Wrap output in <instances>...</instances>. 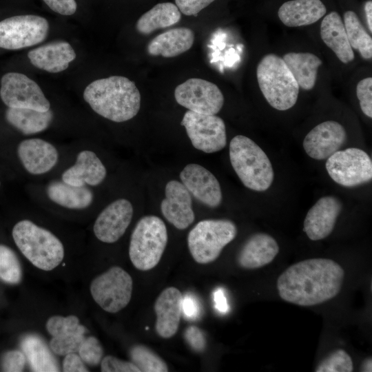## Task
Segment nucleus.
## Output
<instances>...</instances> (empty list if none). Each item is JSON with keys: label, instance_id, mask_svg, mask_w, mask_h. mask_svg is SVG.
Here are the masks:
<instances>
[{"label": "nucleus", "instance_id": "1", "mask_svg": "<svg viewBox=\"0 0 372 372\" xmlns=\"http://www.w3.org/2000/svg\"><path fill=\"white\" fill-rule=\"evenodd\" d=\"M344 277L343 268L329 258H310L289 266L278 277L276 287L283 300L310 307L335 298Z\"/></svg>", "mask_w": 372, "mask_h": 372}, {"label": "nucleus", "instance_id": "2", "mask_svg": "<svg viewBox=\"0 0 372 372\" xmlns=\"http://www.w3.org/2000/svg\"><path fill=\"white\" fill-rule=\"evenodd\" d=\"M83 98L96 113L117 123L134 118L141 107L136 85L122 76L94 81L85 87Z\"/></svg>", "mask_w": 372, "mask_h": 372}, {"label": "nucleus", "instance_id": "3", "mask_svg": "<svg viewBox=\"0 0 372 372\" xmlns=\"http://www.w3.org/2000/svg\"><path fill=\"white\" fill-rule=\"evenodd\" d=\"M231 164L242 184L247 188L263 192L271 185L274 172L265 152L251 139L234 136L229 143Z\"/></svg>", "mask_w": 372, "mask_h": 372}, {"label": "nucleus", "instance_id": "4", "mask_svg": "<svg viewBox=\"0 0 372 372\" xmlns=\"http://www.w3.org/2000/svg\"><path fill=\"white\" fill-rule=\"evenodd\" d=\"M12 237L23 256L40 269H54L64 257L63 246L59 239L30 220L17 223L13 227Z\"/></svg>", "mask_w": 372, "mask_h": 372}, {"label": "nucleus", "instance_id": "5", "mask_svg": "<svg viewBox=\"0 0 372 372\" xmlns=\"http://www.w3.org/2000/svg\"><path fill=\"white\" fill-rule=\"evenodd\" d=\"M256 76L260 90L272 107L284 111L296 104L299 86L282 58L274 54L263 56Z\"/></svg>", "mask_w": 372, "mask_h": 372}, {"label": "nucleus", "instance_id": "6", "mask_svg": "<svg viewBox=\"0 0 372 372\" xmlns=\"http://www.w3.org/2000/svg\"><path fill=\"white\" fill-rule=\"evenodd\" d=\"M168 240L165 224L158 216L141 218L136 225L130 242L129 256L138 270L148 271L161 260Z\"/></svg>", "mask_w": 372, "mask_h": 372}, {"label": "nucleus", "instance_id": "7", "mask_svg": "<svg viewBox=\"0 0 372 372\" xmlns=\"http://www.w3.org/2000/svg\"><path fill=\"white\" fill-rule=\"evenodd\" d=\"M236 235L237 227L229 220H203L189 232L188 248L196 262L208 264L218 258L223 248Z\"/></svg>", "mask_w": 372, "mask_h": 372}, {"label": "nucleus", "instance_id": "8", "mask_svg": "<svg viewBox=\"0 0 372 372\" xmlns=\"http://www.w3.org/2000/svg\"><path fill=\"white\" fill-rule=\"evenodd\" d=\"M132 278L120 267H112L91 282L90 292L94 301L105 311L117 313L130 302Z\"/></svg>", "mask_w": 372, "mask_h": 372}, {"label": "nucleus", "instance_id": "9", "mask_svg": "<svg viewBox=\"0 0 372 372\" xmlns=\"http://www.w3.org/2000/svg\"><path fill=\"white\" fill-rule=\"evenodd\" d=\"M325 167L336 183L347 187L369 182L372 178V161L362 149L350 147L330 156Z\"/></svg>", "mask_w": 372, "mask_h": 372}, {"label": "nucleus", "instance_id": "10", "mask_svg": "<svg viewBox=\"0 0 372 372\" xmlns=\"http://www.w3.org/2000/svg\"><path fill=\"white\" fill-rule=\"evenodd\" d=\"M49 24L45 18L33 14L17 15L0 21V48L19 50L43 41Z\"/></svg>", "mask_w": 372, "mask_h": 372}, {"label": "nucleus", "instance_id": "11", "mask_svg": "<svg viewBox=\"0 0 372 372\" xmlns=\"http://www.w3.org/2000/svg\"><path fill=\"white\" fill-rule=\"evenodd\" d=\"M192 145L205 153L223 149L227 144L225 124L215 114H205L187 111L180 122Z\"/></svg>", "mask_w": 372, "mask_h": 372}, {"label": "nucleus", "instance_id": "12", "mask_svg": "<svg viewBox=\"0 0 372 372\" xmlns=\"http://www.w3.org/2000/svg\"><path fill=\"white\" fill-rule=\"evenodd\" d=\"M0 96L13 108H30L45 112L50 103L38 84L26 75L17 72L4 74L1 81Z\"/></svg>", "mask_w": 372, "mask_h": 372}, {"label": "nucleus", "instance_id": "13", "mask_svg": "<svg viewBox=\"0 0 372 372\" xmlns=\"http://www.w3.org/2000/svg\"><path fill=\"white\" fill-rule=\"evenodd\" d=\"M176 102L190 111L216 114L224 104V96L219 87L205 79L192 78L178 85L174 90Z\"/></svg>", "mask_w": 372, "mask_h": 372}, {"label": "nucleus", "instance_id": "14", "mask_svg": "<svg viewBox=\"0 0 372 372\" xmlns=\"http://www.w3.org/2000/svg\"><path fill=\"white\" fill-rule=\"evenodd\" d=\"M344 127L334 121L322 122L304 137L303 147L309 156L316 160L327 159L338 151L347 140Z\"/></svg>", "mask_w": 372, "mask_h": 372}, {"label": "nucleus", "instance_id": "15", "mask_svg": "<svg viewBox=\"0 0 372 372\" xmlns=\"http://www.w3.org/2000/svg\"><path fill=\"white\" fill-rule=\"evenodd\" d=\"M133 216L131 203L120 198L107 205L98 216L94 225V233L101 241L116 242L125 232Z\"/></svg>", "mask_w": 372, "mask_h": 372}, {"label": "nucleus", "instance_id": "16", "mask_svg": "<svg viewBox=\"0 0 372 372\" xmlns=\"http://www.w3.org/2000/svg\"><path fill=\"white\" fill-rule=\"evenodd\" d=\"M181 183L203 204L216 207L221 203L222 192L215 176L204 167L190 163L180 174Z\"/></svg>", "mask_w": 372, "mask_h": 372}, {"label": "nucleus", "instance_id": "17", "mask_svg": "<svg viewBox=\"0 0 372 372\" xmlns=\"http://www.w3.org/2000/svg\"><path fill=\"white\" fill-rule=\"evenodd\" d=\"M165 198L161 209L166 220L178 229L187 228L194 220L190 193L178 180H170L165 186Z\"/></svg>", "mask_w": 372, "mask_h": 372}, {"label": "nucleus", "instance_id": "18", "mask_svg": "<svg viewBox=\"0 0 372 372\" xmlns=\"http://www.w3.org/2000/svg\"><path fill=\"white\" fill-rule=\"evenodd\" d=\"M342 207L336 197L320 198L308 211L304 220L303 230L308 238L315 241L327 238L333 230Z\"/></svg>", "mask_w": 372, "mask_h": 372}, {"label": "nucleus", "instance_id": "19", "mask_svg": "<svg viewBox=\"0 0 372 372\" xmlns=\"http://www.w3.org/2000/svg\"><path fill=\"white\" fill-rule=\"evenodd\" d=\"M183 296L176 287L165 289L155 301L154 309L156 315V331L163 338L174 336L179 327Z\"/></svg>", "mask_w": 372, "mask_h": 372}, {"label": "nucleus", "instance_id": "20", "mask_svg": "<svg viewBox=\"0 0 372 372\" xmlns=\"http://www.w3.org/2000/svg\"><path fill=\"white\" fill-rule=\"evenodd\" d=\"M18 156L25 169L34 175L49 172L55 166L59 158L54 146L40 138H30L21 142Z\"/></svg>", "mask_w": 372, "mask_h": 372}, {"label": "nucleus", "instance_id": "21", "mask_svg": "<svg viewBox=\"0 0 372 372\" xmlns=\"http://www.w3.org/2000/svg\"><path fill=\"white\" fill-rule=\"evenodd\" d=\"M278 252V244L271 236L256 233L245 241L238 252L237 262L243 269H258L271 262Z\"/></svg>", "mask_w": 372, "mask_h": 372}, {"label": "nucleus", "instance_id": "22", "mask_svg": "<svg viewBox=\"0 0 372 372\" xmlns=\"http://www.w3.org/2000/svg\"><path fill=\"white\" fill-rule=\"evenodd\" d=\"M28 56L36 68L50 73H58L66 70L76 58L71 45L65 41L47 43L30 50Z\"/></svg>", "mask_w": 372, "mask_h": 372}, {"label": "nucleus", "instance_id": "23", "mask_svg": "<svg viewBox=\"0 0 372 372\" xmlns=\"http://www.w3.org/2000/svg\"><path fill=\"white\" fill-rule=\"evenodd\" d=\"M106 169L96 154L84 150L79 153L74 165L66 169L62 180L74 186H96L106 176Z\"/></svg>", "mask_w": 372, "mask_h": 372}, {"label": "nucleus", "instance_id": "24", "mask_svg": "<svg viewBox=\"0 0 372 372\" xmlns=\"http://www.w3.org/2000/svg\"><path fill=\"white\" fill-rule=\"evenodd\" d=\"M194 38V33L189 28H173L154 37L147 45V53L165 58L174 57L189 50Z\"/></svg>", "mask_w": 372, "mask_h": 372}, {"label": "nucleus", "instance_id": "25", "mask_svg": "<svg viewBox=\"0 0 372 372\" xmlns=\"http://www.w3.org/2000/svg\"><path fill=\"white\" fill-rule=\"evenodd\" d=\"M327 12L320 0H291L279 8L280 20L288 27L311 25L321 19Z\"/></svg>", "mask_w": 372, "mask_h": 372}, {"label": "nucleus", "instance_id": "26", "mask_svg": "<svg viewBox=\"0 0 372 372\" xmlns=\"http://www.w3.org/2000/svg\"><path fill=\"white\" fill-rule=\"evenodd\" d=\"M320 36L324 43L331 48L343 63L354 59L344 25L340 14L331 12L327 14L320 25Z\"/></svg>", "mask_w": 372, "mask_h": 372}, {"label": "nucleus", "instance_id": "27", "mask_svg": "<svg viewBox=\"0 0 372 372\" xmlns=\"http://www.w3.org/2000/svg\"><path fill=\"white\" fill-rule=\"evenodd\" d=\"M46 192L52 201L68 209H85L93 201V193L87 187L74 186L63 180L52 181Z\"/></svg>", "mask_w": 372, "mask_h": 372}, {"label": "nucleus", "instance_id": "28", "mask_svg": "<svg viewBox=\"0 0 372 372\" xmlns=\"http://www.w3.org/2000/svg\"><path fill=\"white\" fill-rule=\"evenodd\" d=\"M282 59L299 87L305 90L314 87L318 68L322 63L320 58L309 52H289Z\"/></svg>", "mask_w": 372, "mask_h": 372}, {"label": "nucleus", "instance_id": "29", "mask_svg": "<svg viewBox=\"0 0 372 372\" xmlns=\"http://www.w3.org/2000/svg\"><path fill=\"white\" fill-rule=\"evenodd\" d=\"M21 347L32 371H59L58 362L45 341L36 334L24 336Z\"/></svg>", "mask_w": 372, "mask_h": 372}, {"label": "nucleus", "instance_id": "30", "mask_svg": "<svg viewBox=\"0 0 372 372\" xmlns=\"http://www.w3.org/2000/svg\"><path fill=\"white\" fill-rule=\"evenodd\" d=\"M181 12L176 4L159 3L138 19L136 28L142 34H149L157 29L165 28L179 22Z\"/></svg>", "mask_w": 372, "mask_h": 372}, {"label": "nucleus", "instance_id": "31", "mask_svg": "<svg viewBox=\"0 0 372 372\" xmlns=\"http://www.w3.org/2000/svg\"><path fill=\"white\" fill-rule=\"evenodd\" d=\"M7 121L24 134H33L46 130L53 118V113L30 108L8 107L6 112Z\"/></svg>", "mask_w": 372, "mask_h": 372}, {"label": "nucleus", "instance_id": "32", "mask_svg": "<svg viewBox=\"0 0 372 372\" xmlns=\"http://www.w3.org/2000/svg\"><path fill=\"white\" fill-rule=\"evenodd\" d=\"M344 22L351 48L358 50L362 58L371 59L372 38L365 30L357 14L351 10L345 12Z\"/></svg>", "mask_w": 372, "mask_h": 372}, {"label": "nucleus", "instance_id": "33", "mask_svg": "<svg viewBox=\"0 0 372 372\" xmlns=\"http://www.w3.org/2000/svg\"><path fill=\"white\" fill-rule=\"evenodd\" d=\"M132 362L140 371L143 372H167L168 367L165 361L149 348L136 344L130 351Z\"/></svg>", "mask_w": 372, "mask_h": 372}, {"label": "nucleus", "instance_id": "34", "mask_svg": "<svg viewBox=\"0 0 372 372\" xmlns=\"http://www.w3.org/2000/svg\"><path fill=\"white\" fill-rule=\"evenodd\" d=\"M21 277V267L17 255L10 247L0 245V279L8 284H17Z\"/></svg>", "mask_w": 372, "mask_h": 372}, {"label": "nucleus", "instance_id": "35", "mask_svg": "<svg viewBox=\"0 0 372 372\" xmlns=\"http://www.w3.org/2000/svg\"><path fill=\"white\" fill-rule=\"evenodd\" d=\"M353 371L352 359L343 349H337L330 353L315 369L316 372H351Z\"/></svg>", "mask_w": 372, "mask_h": 372}, {"label": "nucleus", "instance_id": "36", "mask_svg": "<svg viewBox=\"0 0 372 372\" xmlns=\"http://www.w3.org/2000/svg\"><path fill=\"white\" fill-rule=\"evenodd\" d=\"M46 329L52 337L71 333L85 334L87 331L84 326L79 324V319L73 315L50 318L46 323Z\"/></svg>", "mask_w": 372, "mask_h": 372}, {"label": "nucleus", "instance_id": "37", "mask_svg": "<svg viewBox=\"0 0 372 372\" xmlns=\"http://www.w3.org/2000/svg\"><path fill=\"white\" fill-rule=\"evenodd\" d=\"M85 338L84 334L74 333L63 334L53 336L49 346L53 353L59 355H65L78 352Z\"/></svg>", "mask_w": 372, "mask_h": 372}, {"label": "nucleus", "instance_id": "38", "mask_svg": "<svg viewBox=\"0 0 372 372\" xmlns=\"http://www.w3.org/2000/svg\"><path fill=\"white\" fill-rule=\"evenodd\" d=\"M78 352L83 362L92 366L98 365L103 355V347L94 336L85 338Z\"/></svg>", "mask_w": 372, "mask_h": 372}, {"label": "nucleus", "instance_id": "39", "mask_svg": "<svg viewBox=\"0 0 372 372\" xmlns=\"http://www.w3.org/2000/svg\"><path fill=\"white\" fill-rule=\"evenodd\" d=\"M357 97L360 101L362 112L369 118L372 117V78L361 80L356 87Z\"/></svg>", "mask_w": 372, "mask_h": 372}, {"label": "nucleus", "instance_id": "40", "mask_svg": "<svg viewBox=\"0 0 372 372\" xmlns=\"http://www.w3.org/2000/svg\"><path fill=\"white\" fill-rule=\"evenodd\" d=\"M101 369L103 372H141L132 362L121 360L112 355L102 359Z\"/></svg>", "mask_w": 372, "mask_h": 372}, {"label": "nucleus", "instance_id": "41", "mask_svg": "<svg viewBox=\"0 0 372 372\" xmlns=\"http://www.w3.org/2000/svg\"><path fill=\"white\" fill-rule=\"evenodd\" d=\"M26 358L23 352L12 350L6 352L1 360V368L3 371H22L25 364Z\"/></svg>", "mask_w": 372, "mask_h": 372}, {"label": "nucleus", "instance_id": "42", "mask_svg": "<svg viewBox=\"0 0 372 372\" xmlns=\"http://www.w3.org/2000/svg\"><path fill=\"white\" fill-rule=\"evenodd\" d=\"M184 337L190 347L196 352H203L206 347V339L202 330L190 325L185 331Z\"/></svg>", "mask_w": 372, "mask_h": 372}, {"label": "nucleus", "instance_id": "43", "mask_svg": "<svg viewBox=\"0 0 372 372\" xmlns=\"http://www.w3.org/2000/svg\"><path fill=\"white\" fill-rule=\"evenodd\" d=\"M215 0H175L181 13L187 16H197L198 12Z\"/></svg>", "mask_w": 372, "mask_h": 372}, {"label": "nucleus", "instance_id": "44", "mask_svg": "<svg viewBox=\"0 0 372 372\" xmlns=\"http://www.w3.org/2000/svg\"><path fill=\"white\" fill-rule=\"evenodd\" d=\"M54 12L69 16L75 13L77 5L75 0H43Z\"/></svg>", "mask_w": 372, "mask_h": 372}, {"label": "nucleus", "instance_id": "45", "mask_svg": "<svg viewBox=\"0 0 372 372\" xmlns=\"http://www.w3.org/2000/svg\"><path fill=\"white\" fill-rule=\"evenodd\" d=\"M63 371L65 372H85L88 371L83 361L76 353L65 355L63 361Z\"/></svg>", "mask_w": 372, "mask_h": 372}, {"label": "nucleus", "instance_id": "46", "mask_svg": "<svg viewBox=\"0 0 372 372\" xmlns=\"http://www.w3.org/2000/svg\"><path fill=\"white\" fill-rule=\"evenodd\" d=\"M182 309L188 319H196L199 314V307L196 300L192 296L183 298Z\"/></svg>", "mask_w": 372, "mask_h": 372}, {"label": "nucleus", "instance_id": "47", "mask_svg": "<svg viewBox=\"0 0 372 372\" xmlns=\"http://www.w3.org/2000/svg\"><path fill=\"white\" fill-rule=\"evenodd\" d=\"M214 300L215 302V308L220 312L225 313L228 310V304L223 291L221 289H218L214 291Z\"/></svg>", "mask_w": 372, "mask_h": 372}, {"label": "nucleus", "instance_id": "48", "mask_svg": "<svg viewBox=\"0 0 372 372\" xmlns=\"http://www.w3.org/2000/svg\"><path fill=\"white\" fill-rule=\"evenodd\" d=\"M364 11L368 27L370 32H372V1L371 0L366 2L364 5Z\"/></svg>", "mask_w": 372, "mask_h": 372}, {"label": "nucleus", "instance_id": "49", "mask_svg": "<svg viewBox=\"0 0 372 372\" xmlns=\"http://www.w3.org/2000/svg\"><path fill=\"white\" fill-rule=\"evenodd\" d=\"M360 371L364 372L372 371V359L371 357L365 359L362 362L360 366Z\"/></svg>", "mask_w": 372, "mask_h": 372}]
</instances>
